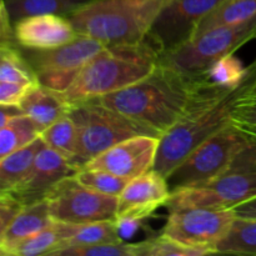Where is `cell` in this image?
I'll use <instances>...</instances> for the list:
<instances>
[{"label": "cell", "instance_id": "cell-1", "mask_svg": "<svg viewBox=\"0 0 256 256\" xmlns=\"http://www.w3.org/2000/svg\"><path fill=\"white\" fill-rule=\"evenodd\" d=\"M200 78H190L160 62L140 82L95 100L162 138L185 114Z\"/></svg>", "mask_w": 256, "mask_h": 256}, {"label": "cell", "instance_id": "cell-2", "mask_svg": "<svg viewBox=\"0 0 256 256\" xmlns=\"http://www.w3.org/2000/svg\"><path fill=\"white\" fill-rule=\"evenodd\" d=\"M242 85L224 89L200 78L185 114L162 135L154 169L165 178L200 144L232 122Z\"/></svg>", "mask_w": 256, "mask_h": 256}, {"label": "cell", "instance_id": "cell-3", "mask_svg": "<svg viewBox=\"0 0 256 256\" xmlns=\"http://www.w3.org/2000/svg\"><path fill=\"white\" fill-rule=\"evenodd\" d=\"M159 64L160 52L149 39L105 46L84 65L62 95L72 105L105 96L142 80Z\"/></svg>", "mask_w": 256, "mask_h": 256}, {"label": "cell", "instance_id": "cell-4", "mask_svg": "<svg viewBox=\"0 0 256 256\" xmlns=\"http://www.w3.org/2000/svg\"><path fill=\"white\" fill-rule=\"evenodd\" d=\"M170 0H94L68 19L79 35L106 46L148 39L158 15Z\"/></svg>", "mask_w": 256, "mask_h": 256}, {"label": "cell", "instance_id": "cell-5", "mask_svg": "<svg viewBox=\"0 0 256 256\" xmlns=\"http://www.w3.org/2000/svg\"><path fill=\"white\" fill-rule=\"evenodd\" d=\"M249 135V134H248ZM256 198V138L249 135L229 166L205 184L172 192L166 206H205L232 209Z\"/></svg>", "mask_w": 256, "mask_h": 256}, {"label": "cell", "instance_id": "cell-6", "mask_svg": "<svg viewBox=\"0 0 256 256\" xmlns=\"http://www.w3.org/2000/svg\"><path fill=\"white\" fill-rule=\"evenodd\" d=\"M69 116L75 122L78 136L76 152L70 162L78 172L122 140L136 135L160 136L154 130L109 109L95 99L72 105Z\"/></svg>", "mask_w": 256, "mask_h": 256}, {"label": "cell", "instance_id": "cell-7", "mask_svg": "<svg viewBox=\"0 0 256 256\" xmlns=\"http://www.w3.org/2000/svg\"><path fill=\"white\" fill-rule=\"evenodd\" d=\"M252 39H256V16L198 35L176 49L160 54V62L190 78H200L212 62L228 54H234Z\"/></svg>", "mask_w": 256, "mask_h": 256}, {"label": "cell", "instance_id": "cell-8", "mask_svg": "<svg viewBox=\"0 0 256 256\" xmlns=\"http://www.w3.org/2000/svg\"><path fill=\"white\" fill-rule=\"evenodd\" d=\"M249 135L230 122L192 150L166 176L170 190L196 186L216 179L246 144Z\"/></svg>", "mask_w": 256, "mask_h": 256}, {"label": "cell", "instance_id": "cell-9", "mask_svg": "<svg viewBox=\"0 0 256 256\" xmlns=\"http://www.w3.org/2000/svg\"><path fill=\"white\" fill-rule=\"evenodd\" d=\"M105 46L99 40L79 35L72 42L52 49L20 48L40 86L64 94L84 65Z\"/></svg>", "mask_w": 256, "mask_h": 256}, {"label": "cell", "instance_id": "cell-10", "mask_svg": "<svg viewBox=\"0 0 256 256\" xmlns=\"http://www.w3.org/2000/svg\"><path fill=\"white\" fill-rule=\"evenodd\" d=\"M235 219L232 209L180 206L169 209L162 234L182 244L216 254V246Z\"/></svg>", "mask_w": 256, "mask_h": 256}, {"label": "cell", "instance_id": "cell-11", "mask_svg": "<svg viewBox=\"0 0 256 256\" xmlns=\"http://www.w3.org/2000/svg\"><path fill=\"white\" fill-rule=\"evenodd\" d=\"M54 220L72 224L116 220L118 196L80 184L75 176L62 180L46 198Z\"/></svg>", "mask_w": 256, "mask_h": 256}, {"label": "cell", "instance_id": "cell-12", "mask_svg": "<svg viewBox=\"0 0 256 256\" xmlns=\"http://www.w3.org/2000/svg\"><path fill=\"white\" fill-rule=\"evenodd\" d=\"M225 0H170L160 12L148 39L160 54L172 52L194 36L202 19Z\"/></svg>", "mask_w": 256, "mask_h": 256}, {"label": "cell", "instance_id": "cell-13", "mask_svg": "<svg viewBox=\"0 0 256 256\" xmlns=\"http://www.w3.org/2000/svg\"><path fill=\"white\" fill-rule=\"evenodd\" d=\"M159 142L160 136L136 135L102 152L84 168L105 170L132 180L154 169Z\"/></svg>", "mask_w": 256, "mask_h": 256}, {"label": "cell", "instance_id": "cell-14", "mask_svg": "<svg viewBox=\"0 0 256 256\" xmlns=\"http://www.w3.org/2000/svg\"><path fill=\"white\" fill-rule=\"evenodd\" d=\"M172 195L166 178L155 169L144 172L128 182L118 196L116 222H136L152 215L162 205H166Z\"/></svg>", "mask_w": 256, "mask_h": 256}, {"label": "cell", "instance_id": "cell-15", "mask_svg": "<svg viewBox=\"0 0 256 256\" xmlns=\"http://www.w3.org/2000/svg\"><path fill=\"white\" fill-rule=\"evenodd\" d=\"M78 172L65 156L52 148H42L35 159L34 166L28 179L12 192L22 205H30L46 199L52 190L62 180Z\"/></svg>", "mask_w": 256, "mask_h": 256}, {"label": "cell", "instance_id": "cell-16", "mask_svg": "<svg viewBox=\"0 0 256 256\" xmlns=\"http://www.w3.org/2000/svg\"><path fill=\"white\" fill-rule=\"evenodd\" d=\"M14 32L20 46L35 50L62 46L79 36L68 18L54 14L22 18L14 22Z\"/></svg>", "mask_w": 256, "mask_h": 256}, {"label": "cell", "instance_id": "cell-17", "mask_svg": "<svg viewBox=\"0 0 256 256\" xmlns=\"http://www.w3.org/2000/svg\"><path fill=\"white\" fill-rule=\"evenodd\" d=\"M52 220L46 199L24 206L9 226L0 232V254L8 255L12 248L42 232Z\"/></svg>", "mask_w": 256, "mask_h": 256}, {"label": "cell", "instance_id": "cell-18", "mask_svg": "<svg viewBox=\"0 0 256 256\" xmlns=\"http://www.w3.org/2000/svg\"><path fill=\"white\" fill-rule=\"evenodd\" d=\"M19 108L44 130L62 118L69 115L72 104L62 92H52L38 85L25 96Z\"/></svg>", "mask_w": 256, "mask_h": 256}, {"label": "cell", "instance_id": "cell-19", "mask_svg": "<svg viewBox=\"0 0 256 256\" xmlns=\"http://www.w3.org/2000/svg\"><path fill=\"white\" fill-rule=\"evenodd\" d=\"M82 224H72L52 220L46 228L12 248L8 255L12 256H39L52 255L59 252L64 242L79 230Z\"/></svg>", "mask_w": 256, "mask_h": 256}, {"label": "cell", "instance_id": "cell-20", "mask_svg": "<svg viewBox=\"0 0 256 256\" xmlns=\"http://www.w3.org/2000/svg\"><path fill=\"white\" fill-rule=\"evenodd\" d=\"M44 145L42 138H38L26 146L0 159V192H12L28 179L38 152Z\"/></svg>", "mask_w": 256, "mask_h": 256}, {"label": "cell", "instance_id": "cell-21", "mask_svg": "<svg viewBox=\"0 0 256 256\" xmlns=\"http://www.w3.org/2000/svg\"><path fill=\"white\" fill-rule=\"evenodd\" d=\"M94 0H2L12 24L30 15L54 14L69 18Z\"/></svg>", "mask_w": 256, "mask_h": 256}, {"label": "cell", "instance_id": "cell-22", "mask_svg": "<svg viewBox=\"0 0 256 256\" xmlns=\"http://www.w3.org/2000/svg\"><path fill=\"white\" fill-rule=\"evenodd\" d=\"M254 16H256V0H225L200 22L192 38L214 28L239 24Z\"/></svg>", "mask_w": 256, "mask_h": 256}, {"label": "cell", "instance_id": "cell-23", "mask_svg": "<svg viewBox=\"0 0 256 256\" xmlns=\"http://www.w3.org/2000/svg\"><path fill=\"white\" fill-rule=\"evenodd\" d=\"M42 126L28 115L12 118L0 132V159L29 145L42 136Z\"/></svg>", "mask_w": 256, "mask_h": 256}, {"label": "cell", "instance_id": "cell-24", "mask_svg": "<svg viewBox=\"0 0 256 256\" xmlns=\"http://www.w3.org/2000/svg\"><path fill=\"white\" fill-rule=\"evenodd\" d=\"M216 254L256 255V218L235 216L229 232L218 244Z\"/></svg>", "mask_w": 256, "mask_h": 256}, {"label": "cell", "instance_id": "cell-25", "mask_svg": "<svg viewBox=\"0 0 256 256\" xmlns=\"http://www.w3.org/2000/svg\"><path fill=\"white\" fill-rule=\"evenodd\" d=\"M115 242H122L120 225L116 220L88 222V224L80 225L79 230L64 242L62 249L55 252L54 256H58L62 250L72 249V248L92 246V245Z\"/></svg>", "mask_w": 256, "mask_h": 256}, {"label": "cell", "instance_id": "cell-26", "mask_svg": "<svg viewBox=\"0 0 256 256\" xmlns=\"http://www.w3.org/2000/svg\"><path fill=\"white\" fill-rule=\"evenodd\" d=\"M0 82L39 84L19 44L0 45Z\"/></svg>", "mask_w": 256, "mask_h": 256}, {"label": "cell", "instance_id": "cell-27", "mask_svg": "<svg viewBox=\"0 0 256 256\" xmlns=\"http://www.w3.org/2000/svg\"><path fill=\"white\" fill-rule=\"evenodd\" d=\"M40 138L46 146L69 159V162L75 156L78 144L76 126L69 115L42 130Z\"/></svg>", "mask_w": 256, "mask_h": 256}, {"label": "cell", "instance_id": "cell-28", "mask_svg": "<svg viewBox=\"0 0 256 256\" xmlns=\"http://www.w3.org/2000/svg\"><path fill=\"white\" fill-rule=\"evenodd\" d=\"M245 75L246 66H244L242 60L234 56V54H228L212 62L202 76L216 86L235 89L242 84Z\"/></svg>", "mask_w": 256, "mask_h": 256}, {"label": "cell", "instance_id": "cell-29", "mask_svg": "<svg viewBox=\"0 0 256 256\" xmlns=\"http://www.w3.org/2000/svg\"><path fill=\"white\" fill-rule=\"evenodd\" d=\"M74 176L80 184L102 194L114 195V196H119L130 182L129 179L120 178L105 170L89 169V168H82Z\"/></svg>", "mask_w": 256, "mask_h": 256}, {"label": "cell", "instance_id": "cell-30", "mask_svg": "<svg viewBox=\"0 0 256 256\" xmlns=\"http://www.w3.org/2000/svg\"><path fill=\"white\" fill-rule=\"evenodd\" d=\"M58 256H145V242L136 244L115 242L85 248H72L60 252Z\"/></svg>", "mask_w": 256, "mask_h": 256}, {"label": "cell", "instance_id": "cell-31", "mask_svg": "<svg viewBox=\"0 0 256 256\" xmlns=\"http://www.w3.org/2000/svg\"><path fill=\"white\" fill-rule=\"evenodd\" d=\"M202 250L182 244L162 234L155 239L145 240V256H204Z\"/></svg>", "mask_w": 256, "mask_h": 256}, {"label": "cell", "instance_id": "cell-32", "mask_svg": "<svg viewBox=\"0 0 256 256\" xmlns=\"http://www.w3.org/2000/svg\"><path fill=\"white\" fill-rule=\"evenodd\" d=\"M242 92L232 112V122L239 128H256V92H248L244 80Z\"/></svg>", "mask_w": 256, "mask_h": 256}, {"label": "cell", "instance_id": "cell-33", "mask_svg": "<svg viewBox=\"0 0 256 256\" xmlns=\"http://www.w3.org/2000/svg\"><path fill=\"white\" fill-rule=\"evenodd\" d=\"M39 84L0 82V104L19 106L28 94Z\"/></svg>", "mask_w": 256, "mask_h": 256}, {"label": "cell", "instance_id": "cell-34", "mask_svg": "<svg viewBox=\"0 0 256 256\" xmlns=\"http://www.w3.org/2000/svg\"><path fill=\"white\" fill-rule=\"evenodd\" d=\"M24 206L12 192H0V232L9 226Z\"/></svg>", "mask_w": 256, "mask_h": 256}, {"label": "cell", "instance_id": "cell-35", "mask_svg": "<svg viewBox=\"0 0 256 256\" xmlns=\"http://www.w3.org/2000/svg\"><path fill=\"white\" fill-rule=\"evenodd\" d=\"M18 44L15 39L14 24L8 12L5 4L2 2V12H0V45Z\"/></svg>", "mask_w": 256, "mask_h": 256}, {"label": "cell", "instance_id": "cell-36", "mask_svg": "<svg viewBox=\"0 0 256 256\" xmlns=\"http://www.w3.org/2000/svg\"><path fill=\"white\" fill-rule=\"evenodd\" d=\"M232 212H234L235 216L256 218V198L236 205L235 208H232Z\"/></svg>", "mask_w": 256, "mask_h": 256}, {"label": "cell", "instance_id": "cell-37", "mask_svg": "<svg viewBox=\"0 0 256 256\" xmlns=\"http://www.w3.org/2000/svg\"><path fill=\"white\" fill-rule=\"evenodd\" d=\"M24 114L19 106L15 105H2L0 104V128L5 126L12 118Z\"/></svg>", "mask_w": 256, "mask_h": 256}, {"label": "cell", "instance_id": "cell-38", "mask_svg": "<svg viewBox=\"0 0 256 256\" xmlns=\"http://www.w3.org/2000/svg\"><path fill=\"white\" fill-rule=\"evenodd\" d=\"M244 80L249 85V92H256V58L249 66H246V75Z\"/></svg>", "mask_w": 256, "mask_h": 256}, {"label": "cell", "instance_id": "cell-39", "mask_svg": "<svg viewBox=\"0 0 256 256\" xmlns=\"http://www.w3.org/2000/svg\"><path fill=\"white\" fill-rule=\"evenodd\" d=\"M242 130H244L246 134L252 135V136L256 138V128H240Z\"/></svg>", "mask_w": 256, "mask_h": 256}]
</instances>
